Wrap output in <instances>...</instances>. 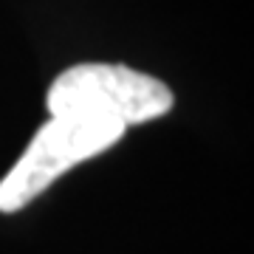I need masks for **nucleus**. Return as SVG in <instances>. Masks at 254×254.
<instances>
[{
    "mask_svg": "<svg viewBox=\"0 0 254 254\" xmlns=\"http://www.w3.org/2000/svg\"><path fill=\"white\" fill-rule=\"evenodd\" d=\"M51 116H93L133 127L170 113L173 91L150 73L127 65L85 63L63 71L46 96Z\"/></svg>",
    "mask_w": 254,
    "mask_h": 254,
    "instance_id": "obj_1",
    "label": "nucleus"
},
{
    "mask_svg": "<svg viewBox=\"0 0 254 254\" xmlns=\"http://www.w3.org/2000/svg\"><path fill=\"white\" fill-rule=\"evenodd\" d=\"M125 133L127 127L105 119L51 116L34 133L20 161L0 181V212H17L28 206L60 175L110 150Z\"/></svg>",
    "mask_w": 254,
    "mask_h": 254,
    "instance_id": "obj_2",
    "label": "nucleus"
}]
</instances>
